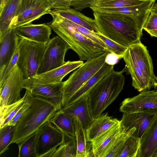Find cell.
<instances>
[{
	"instance_id": "obj_33",
	"label": "cell",
	"mask_w": 157,
	"mask_h": 157,
	"mask_svg": "<svg viewBox=\"0 0 157 157\" xmlns=\"http://www.w3.org/2000/svg\"><path fill=\"white\" fill-rule=\"evenodd\" d=\"M15 125H7L0 128V155L9 149L12 144L15 132Z\"/></svg>"
},
{
	"instance_id": "obj_41",
	"label": "cell",
	"mask_w": 157,
	"mask_h": 157,
	"mask_svg": "<svg viewBox=\"0 0 157 157\" xmlns=\"http://www.w3.org/2000/svg\"><path fill=\"white\" fill-rule=\"evenodd\" d=\"M119 58L116 55L109 52L107 55L105 62L110 65H114L120 60Z\"/></svg>"
},
{
	"instance_id": "obj_24",
	"label": "cell",
	"mask_w": 157,
	"mask_h": 157,
	"mask_svg": "<svg viewBox=\"0 0 157 157\" xmlns=\"http://www.w3.org/2000/svg\"><path fill=\"white\" fill-rule=\"evenodd\" d=\"M114 66L105 62L98 71L73 95L66 106L89 94L92 88L99 81L114 70Z\"/></svg>"
},
{
	"instance_id": "obj_43",
	"label": "cell",
	"mask_w": 157,
	"mask_h": 157,
	"mask_svg": "<svg viewBox=\"0 0 157 157\" xmlns=\"http://www.w3.org/2000/svg\"><path fill=\"white\" fill-rule=\"evenodd\" d=\"M151 13L157 14V2L153 5L151 9Z\"/></svg>"
},
{
	"instance_id": "obj_39",
	"label": "cell",
	"mask_w": 157,
	"mask_h": 157,
	"mask_svg": "<svg viewBox=\"0 0 157 157\" xmlns=\"http://www.w3.org/2000/svg\"><path fill=\"white\" fill-rule=\"evenodd\" d=\"M152 37H157V14L150 13L143 27Z\"/></svg>"
},
{
	"instance_id": "obj_32",
	"label": "cell",
	"mask_w": 157,
	"mask_h": 157,
	"mask_svg": "<svg viewBox=\"0 0 157 157\" xmlns=\"http://www.w3.org/2000/svg\"><path fill=\"white\" fill-rule=\"evenodd\" d=\"M122 130V132L105 157H119L126 141L130 136L134 133L136 128H133L127 131Z\"/></svg>"
},
{
	"instance_id": "obj_12",
	"label": "cell",
	"mask_w": 157,
	"mask_h": 157,
	"mask_svg": "<svg viewBox=\"0 0 157 157\" xmlns=\"http://www.w3.org/2000/svg\"><path fill=\"white\" fill-rule=\"evenodd\" d=\"M24 79L17 64L2 84L0 86V109L17 102L21 98L20 92Z\"/></svg>"
},
{
	"instance_id": "obj_8",
	"label": "cell",
	"mask_w": 157,
	"mask_h": 157,
	"mask_svg": "<svg viewBox=\"0 0 157 157\" xmlns=\"http://www.w3.org/2000/svg\"><path fill=\"white\" fill-rule=\"evenodd\" d=\"M52 6L50 0H21L17 14L12 19L9 29L28 24L50 14Z\"/></svg>"
},
{
	"instance_id": "obj_35",
	"label": "cell",
	"mask_w": 157,
	"mask_h": 157,
	"mask_svg": "<svg viewBox=\"0 0 157 157\" xmlns=\"http://www.w3.org/2000/svg\"><path fill=\"white\" fill-rule=\"evenodd\" d=\"M146 0H105L98 2L91 7L98 8H121L141 4Z\"/></svg>"
},
{
	"instance_id": "obj_2",
	"label": "cell",
	"mask_w": 157,
	"mask_h": 157,
	"mask_svg": "<svg viewBox=\"0 0 157 157\" xmlns=\"http://www.w3.org/2000/svg\"><path fill=\"white\" fill-rule=\"evenodd\" d=\"M122 58L127 72L131 76L133 87L140 92L153 87L157 77L146 46L141 42L132 45L128 48Z\"/></svg>"
},
{
	"instance_id": "obj_27",
	"label": "cell",
	"mask_w": 157,
	"mask_h": 157,
	"mask_svg": "<svg viewBox=\"0 0 157 157\" xmlns=\"http://www.w3.org/2000/svg\"><path fill=\"white\" fill-rule=\"evenodd\" d=\"M50 121L63 133L75 136L74 118L65 113L62 109L58 111Z\"/></svg>"
},
{
	"instance_id": "obj_30",
	"label": "cell",
	"mask_w": 157,
	"mask_h": 157,
	"mask_svg": "<svg viewBox=\"0 0 157 157\" xmlns=\"http://www.w3.org/2000/svg\"><path fill=\"white\" fill-rule=\"evenodd\" d=\"M25 94L19 101L0 109V128L7 125L24 104Z\"/></svg>"
},
{
	"instance_id": "obj_37",
	"label": "cell",
	"mask_w": 157,
	"mask_h": 157,
	"mask_svg": "<svg viewBox=\"0 0 157 157\" xmlns=\"http://www.w3.org/2000/svg\"><path fill=\"white\" fill-rule=\"evenodd\" d=\"M98 34L105 42L107 47L108 50L110 52L117 55L120 59L123 58L128 48L124 47L105 37L100 33Z\"/></svg>"
},
{
	"instance_id": "obj_3",
	"label": "cell",
	"mask_w": 157,
	"mask_h": 157,
	"mask_svg": "<svg viewBox=\"0 0 157 157\" xmlns=\"http://www.w3.org/2000/svg\"><path fill=\"white\" fill-rule=\"evenodd\" d=\"M125 72H127L125 66L120 71L113 70L99 81L91 90L88 102L93 119L100 116L123 89L125 78L123 73Z\"/></svg>"
},
{
	"instance_id": "obj_26",
	"label": "cell",
	"mask_w": 157,
	"mask_h": 157,
	"mask_svg": "<svg viewBox=\"0 0 157 157\" xmlns=\"http://www.w3.org/2000/svg\"><path fill=\"white\" fill-rule=\"evenodd\" d=\"M21 0H9L0 11V38L9 29L10 23L17 14Z\"/></svg>"
},
{
	"instance_id": "obj_31",
	"label": "cell",
	"mask_w": 157,
	"mask_h": 157,
	"mask_svg": "<svg viewBox=\"0 0 157 157\" xmlns=\"http://www.w3.org/2000/svg\"><path fill=\"white\" fill-rule=\"evenodd\" d=\"M140 138L133 135L126 141L119 157H137L140 146Z\"/></svg>"
},
{
	"instance_id": "obj_22",
	"label": "cell",
	"mask_w": 157,
	"mask_h": 157,
	"mask_svg": "<svg viewBox=\"0 0 157 157\" xmlns=\"http://www.w3.org/2000/svg\"><path fill=\"white\" fill-rule=\"evenodd\" d=\"M50 13L59 15L94 33H100L94 19L86 17L74 9H54Z\"/></svg>"
},
{
	"instance_id": "obj_11",
	"label": "cell",
	"mask_w": 157,
	"mask_h": 157,
	"mask_svg": "<svg viewBox=\"0 0 157 157\" xmlns=\"http://www.w3.org/2000/svg\"><path fill=\"white\" fill-rule=\"evenodd\" d=\"M120 111L123 113L142 112L157 115V90H144L125 98L121 104Z\"/></svg>"
},
{
	"instance_id": "obj_25",
	"label": "cell",
	"mask_w": 157,
	"mask_h": 157,
	"mask_svg": "<svg viewBox=\"0 0 157 157\" xmlns=\"http://www.w3.org/2000/svg\"><path fill=\"white\" fill-rule=\"evenodd\" d=\"M77 147L76 157H94L91 142L87 141L86 129L80 120L74 118Z\"/></svg>"
},
{
	"instance_id": "obj_40",
	"label": "cell",
	"mask_w": 157,
	"mask_h": 157,
	"mask_svg": "<svg viewBox=\"0 0 157 157\" xmlns=\"http://www.w3.org/2000/svg\"><path fill=\"white\" fill-rule=\"evenodd\" d=\"M75 0H50L52 9H65L70 8L72 2Z\"/></svg>"
},
{
	"instance_id": "obj_44",
	"label": "cell",
	"mask_w": 157,
	"mask_h": 157,
	"mask_svg": "<svg viewBox=\"0 0 157 157\" xmlns=\"http://www.w3.org/2000/svg\"><path fill=\"white\" fill-rule=\"evenodd\" d=\"M154 157H157V152L155 155Z\"/></svg>"
},
{
	"instance_id": "obj_13",
	"label": "cell",
	"mask_w": 157,
	"mask_h": 157,
	"mask_svg": "<svg viewBox=\"0 0 157 157\" xmlns=\"http://www.w3.org/2000/svg\"><path fill=\"white\" fill-rule=\"evenodd\" d=\"M63 133L50 121L44 123L39 129L36 145L37 157H43L45 154L56 149L62 143Z\"/></svg>"
},
{
	"instance_id": "obj_16",
	"label": "cell",
	"mask_w": 157,
	"mask_h": 157,
	"mask_svg": "<svg viewBox=\"0 0 157 157\" xmlns=\"http://www.w3.org/2000/svg\"><path fill=\"white\" fill-rule=\"evenodd\" d=\"M157 115L142 112L124 113L120 121L121 124L122 129L125 131L135 128L133 135L141 138Z\"/></svg>"
},
{
	"instance_id": "obj_1",
	"label": "cell",
	"mask_w": 157,
	"mask_h": 157,
	"mask_svg": "<svg viewBox=\"0 0 157 157\" xmlns=\"http://www.w3.org/2000/svg\"><path fill=\"white\" fill-rule=\"evenodd\" d=\"M94 20L100 33L128 48L139 43L142 28L133 17L125 14L94 12Z\"/></svg>"
},
{
	"instance_id": "obj_23",
	"label": "cell",
	"mask_w": 157,
	"mask_h": 157,
	"mask_svg": "<svg viewBox=\"0 0 157 157\" xmlns=\"http://www.w3.org/2000/svg\"><path fill=\"white\" fill-rule=\"evenodd\" d=\"M120 122L117 119L113 118L108 116L107 113L102 114L93 119L86 130L87 141L91 142L100 134Z\"/></svg>"
},
{
	"instance_id": "obj_20",
	"label": "cell",
	"mask_w": 157,
	"mask_h": 157,
	"mask_svg": "<svg viewBox=\"0 0 157 157\" xmlns=\"http://www.w3.org/2000/svg\"><path fill=\"white\" fill-rule=\"evenodd\" d=\"M93 12L124 14L134 18L139 23L143 22L146 19L148 7L144 2L141 4L127 7L121 8H98L91 7Z\"/></svg>"
},
{
	"instance_id": "obj_36",
	"label": "cell",
	"mask_w": 157,
	"mask_h": 157,
	"mask_svg": "<svg viewBox=\"0 0 157 157\" xmlns=\"http://www.w3.org/2000/svg\"><path fill=\"white\" fill-rule=\"evenodd\" d=\"M25 94L26 98L24 104L7 125H15L17 122L28 111L32 104L33 95L29 91L27 90Z\"/></svg>"
},
{
	"instance_id": "obj_34",
	"label": "cell",
	"mask_w": 157,
	"mask_h": 157,
	"mask_svg": "<svg viewBox=\"0 0 157 157\" xmlns=\"http://www.w3.org/2000/svg\"><path fill=\"white\" fill-rule=\"evenodd\" d=\"M58 15L62 20L68 25L73 27L76 31L108 50L105 43L100 38L97 33H94L83 27Z\"/></svg>"
},
{
	"instance_id": "obj_42",
	"label": "cell",
	"mask_w": 157,
	"mask_h": 157,
	"mask_svg": "<svg viewBox=\"0 0 157 157\" xmlns=\"http://www.w3.org/2000/svg\"><path fill=\"white\" fill-rule=\"evenodd\" d=\"M9 0H0V11L2 10Z\"/></svg>"
},
{
	"instance_id": "obj_17",
	"label": "cell",
	"mask_w": 157,
	"mask_h": 157,
	"mask_svg": "<svg viewBox=\"0 0 157 157\" xmlns=\"http://www.w3.org/2000/svg\"><path fill=\"white\" fill-rule=\"evenodd\" d=\"M137 157H154L157 152V115L140 138Z\"/></svg>"
},
{
	"instance_id": "obj_10",
	"label": "cell",
	"mask_w": 157,
	"mask_h": 157,
	"mask_svg": "<svg viewBox=\"0 0 157 157\" xmlns=\"http://www.w3.org/2000/svg\"><path fill=\"white\" fill-rule=\"evenodd\" d=\"M69 49L70 48L68 45L59 36L51 39L47 44L37 75L50 71L65 64V55Z\"/></svg>"
},
{
	"instance_id": "obj_4",
	"label": "cell",
	"mask_w": 157,
	"mask_h": 157,
	"mask_svg": "<svg viewBox=\"0 0 157 157\" xmlns=\"http://www.w3.org/2000/svg\"><path fill=\"white\" fill-rule=\"evenodd\" d=\"M52 21L48 24L63 40L78 55L80 60H88L97 57L108 50L76 31L72 26L63 21L59 16L50 13Z\"/></svg>"
},
{
	"instance_id": "obj_15",
	"label": "cell",
	"mask_w": 157,
	"mask_h": 157,
	"mask_svg": "<svg viewBox=\"0 0 157 157\" xmlns=\"http://www.w3.org/2000/svg\"><path fill=\"white\" fill-rule=\"evenodd\" d=\"M122 130L120 121L95 138L91 142L94 157H105Z\"/></svg>"
},
{
	"instance_id": "obj_28",
	"label": "cell",
	"mask_w": 157,
	"mask_h": 157,
	"mask_svg": "<svg viewBox=\"0 0 157 157\" xmlns=\"http://www.w3.org/2000/svg\"><path fill=\"white\" fill-rule=\"evenodd\" d=\"M63 134V141L56 148L52 157H76L77 147L75 136Z\"/></svg>"
},
{
	"instance_id": "obj_9",
	"label": "cell",
	"mask_w": 157,
	"mask_h": 157,
	"mask_svg": "<svg viewBox=\"0 0 157 157\" xmlns=\"http://www.w3.org/2000/svg\"><path fill=\"white\" fill-rule=\"evenodd\" d=\"M63 82L47 83L34 77L24 79L23 88L29 91L34 96L43 99L53 105L58 111L62 109Z\"/></svg>"
},
{
	"instance_id": "obj_21",
	"label": "cell",
	"mask_w": 157,
	"mask_h": 157,
	"mask_svg": "<svg viewBox=\"0 0 157 157\" xmlns=\"http://www.w3.org/2000/svg\"><path fill=\"white\" fill-rule=\"evenodd\" d=\"M20 40L13 29H9L6 33L0 38V70L10 61L17 48Z\"/></svg>"
},
{
	"instance_id": "obj_38",
	"label": "cell",
	"mask_w": 157,
	"mask_h": 157,
	"mask_svg": "<svg viewBox=\"0 0 157 157\" xmlns=\"http://www.w3.org/2000/svg\"><path fill=\"white\" fill-rule=\"evenodd\" d=\"M19 56V51L17 47L8 63L4 67L0 70V86L5 81L17 64Z\"/></svg>"
},
{
	"instance_id": "obj_7",
	"label": "cell",
	"mask_w": 157,
	"mask_h": 157,
	"mask_svg": "<svg viewBox=\"0 0 157 157\" xmlns=\"http://www.w3.org/2000/svg\"><path fill=\"white\" fill-rule=\"evenodd\" d=\"M46 46L47 44L25 39L19 40L18 45L19 56L17 64L21 71L24 79L37 75Z\"/></svg>"
},
{
	"instance_id": "obj_29",
	"label": "cell",
	"mask_w": 157,
	"mask_h": 157,
	"mask_svg": "<svg viewBox=\"0 0 157 157\" xmlns=\"http://www.w3.org/2000/svg\"><path fill=\"white\" fill-rule=\"evenodd\" d=\"M39 129L18 144L19 157H37L36 145Z\"/></svg>"
},
{
	"instance_id": "obj_18",
	"label": "cell",
	"mask_w": 157,
	"mask_h": 157,
	"mask_svg": "<svg viewBox=\"0 0 157 157\" xmlns=\"http://www.w3.org/2000/svg\"><path fill=\"white\" fill-rule=\"evenodd\" d=\"M84 63L81 60L66 62L63 65L50 71L37 75L34 77L47 83H56L62 82L63 79L68 74L78 68Z\"/></svg>"
},
{
	"instance_id": "obj_5",
	"label": "cell",
	"mask_w": 157,
	"mask_h": 157,
	"mask_svg": "<svg viewBox=\"0 0 157 157\" xmlns=\"http://www.w3.org/2000/svg\"><path fill=\"white\" fill-rule=\"evenodd\" d=\"M58 111L51 103L33 96L28 111L15 125L12 143L18 144L36 131L46 122L52 118Z\"/></svg>"
},
{
	"instance_id": "obj_19",
	"label": "cell",
	"mask_w": 157,
	"mask_h": 157,
	"mask_svg": "<svg viewBox=\"0 0 157 157\" xmlns=\"http://www.w3.org/2000/svg\"><path fill=\"white\" fill-rule=\"evenodd\" d=\"M88 95H86L62 109L64 112L72 117L78 118L86 130L90 126L93 120L89 108Z\"/></svg>"
},
{
	"instance_id": "obj_14",
	"label": "cell",
	"mask_w": 157,
	"mask_h": 157,
	"mask_svg": "<svg viewBox=\"0 0 157 157\" xmlns=\"http://www.w3.org/2000/svg\"><path fill=\"white\" fill-rule=\"evenodd\" d=\"M13 30L20 39H25L45 45L51 40L52 29L48 24L31 23L16 28Z\"/></svg>"
},
{
	"instance_id": "obj_6",
	"label": "cell",
	"mask_w": 157,
	"mask_h": 157,
	"mask_svg": "<svg viewBox=\"0 0 157 157\" xmlns=\"http://www.w3.org/2000/svg\"><path fill=\"white\" fill-rule=\"evenodd\" d=\"M107 51L103 55L86 61L63 82L62 109L73 95L97 72L105 63Z\"/></svg>"
}]
</instances>
